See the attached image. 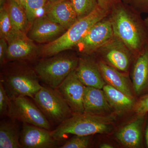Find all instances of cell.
Instances as JSON below:
<instances>
[{
	"label": "cell",
	"instance_id": "6da1fadb",
	"mask_svg": "<svg viewBox=\"0 0 148 148\" xmlns=\"http://www.w3.org/2000/svg\"><path fill=\"white\" fill-rule=\"evenodd\" d=\"M109 19L114 36L130 51L141 53L148 46V30L145 21L134 16L124 5L113 3Z\"/></svg>",
	"mask_w": 148,
	"mask_h": 148
},
{
	"label": "cell",
	"instance_id": "7a4b0ae2",
	"mask_svg": "<svg viewBox=\"0 0 148 148\" xmlns=\"http://www.w3.org/2000/svg\"><path fill=\"white\" fill-rule=\"evenodd\" d=\"M108 10L98 5L90 14L78 19L61 36L43 46L40 55L50 57L76 46L94 24L106 17Z\"/></svg>",
	"mask_w": 148,
	"mask_h": 148
},
{
	"label": "cell",
	"instance_id": "3957f363",
	"mask_svg": "<svg viewBox=\"0 0 148 148\" xmlns=\"http://www.w3.org/2000/svg\"><path fill=\"white\" fill-rule=\"evenodd\" d=\"M115 119L113 115L104 116L86 112L73 114L51 131V134L56 139L60 141L69 134L87 136L108 133L111 130Z\"/></svg>",
	"mask_w": 148,
	"mask_h": 148
},
{
	"label": "cell",
	"instance_id": "277c9868",
	"mask_svg": "<svg viewBox=\"0 0 148 148\" xmlns=\"http://www.w3.org/2000/svg\"><path fill=\"white\" fill-rule=\"evenodd\" d=\"M2 84L10 100L24 96L33 98L42 86L35 70L26 67L13 69L1 75Z\"/></svg>",
	"mask_w": 148,
	"mask_h": 148
},
{
	"label": "cell",
	"instance_id": "5b68a950",
	"mask_svg": "<svg viewBox=\"0 0 148 148\" xmlns=\"http://www.w3.org/2000/svg\"><path fill=\"white\" fill-rule=\"evenodd\" d=\"M79 59L67 55L56 56L40 60L34 68L40 80L47 86L56 89L75 70Z\"/></svg>",
	"mask_w": 148,
	"mask_h": 148
},
{
	"label": "cell",
	"instance_id": "8992f818",
	"mask_svg": "<svg viewBox=\"0 0 148 148\" xmlns=\"http://www.w3.org/2000/svg\"><path fill=\"white\" fill-rule=\"evenodd\" d=\"M33 100L50 123L59 125L73 115L56 89L42 86Z\"/></svg>",
	"mask_w": 148,
	"mask_h": 148
},
{
	"label": "cell",
	"instance_id": "52a82bcc",
	"mask_svg": "<svg viewBox=\"0 0 148 148\" xmlns=\"http://www.w3.org/2000/svg\"><path fill=\"white\" fill-rule=\"evenodd\" d=\"M9 117L50 130L51 123L36 105L27 97L21 96L11 100Z\"/></svg>",
	"mask_w": 148,
	"mask_h": 148
},
{
	"label": "cell",
	"instance_id": "ba28073f",
	"mask_svg": "<svg viewBox=\"0 0 148 148\" xmlns=\"http://www.w3.org/2000/svg\"><path fill=\"white\" fill-rule=\"evenodd\" d=\"M114 36L110 19L104 18L90 28L76 47L80 52L90 53L98 50Z\"/></svg>",
	"mask_w": 148,
	"mask_h": 148
},
{
	"label": "cell",
	"instance_id": "9c48e42d",
	"mask_svg": "<svg viewBox=\"0 0 148 148\" xmlns=\"http://www.w3.org/2000/svg\"><path fill=\"white\" fill-rule=\"evenodd\" d=\"M85 86L80 81L75 70L72 71L56 88L74 114L84 112V98Z\"/></svg>",
	"mask_w": 148,
	"mask_h": 148
},
{
	"label": "cell",
	"instance_id": "30bf717a",
	"mask_svg": "<svg viewBox=\"0 0 148 148\" xmlns=\"http://www.w3.org/2000/svg\"><path fill=\"white\" fill-rule=\"evenodd\" d=\"M19 142L24 148H56L60 144L50 130L26 123H23Z\"/></svg>",
	"mask_w": 148,
	"mask_h": 148
},
{
	"label": "cell",
	"instance_id": "8fae6325",
	"mask_svg": "<svg viewBox=\"0 0 148 148\" xmlns=\"http://www.w3.org/2000/svg\"><path fill=\"white\" fill-rule=\"evenodd\" d=\"M66 30L44 14L38 16L32 23L27 35L33 41L49 43L61 36Z\"/></svg>",
	"mask_w": 148,
	"mask_h": 148
},
{
	"label": "cell",
	"instance_id": "7c38bea8",
	"mask_svg": "<svg viewBox=\"0 0 148 148\" xmlns=\"http://www.w3.org/2000/svg\"><path fill=\"white\" fill-rule=\"evenodd\" d=\"M6 59L10 61L29 60L40 54V49L27 34L20 31L7 41Z\"/></svg>",
	"mask_w": 148,
	"mask_h": 148
},
{
	"label": "cell",
	"instance_id": "4fadbf2b",
	"mask_svg": "<svg viewBox=\"0 0 148 148\" xmlns=\"http://www.w3.org/2000/svg\"><path fill=\"white\" fill-rule=\"evenodd\" d=\"M99 49L113 67L122 71H127L130 61V51L121 40L114 36Z\"/></svg>",
	"mask_w": 148,
	"mask_h": 148
},
{
	"label": "cell",
	"instance_id": "5bb4252c",
	"mask_svg": "<svg viewBox=\"0 0 148 148\" xmlns=\"http://www.w3.org/2000/svg\"><path fill=\"white\" fill-rule=\"evenodd\" d=\"M44 14L49 19L67 30L78 20L75 11L70 0L49 1Z\"/></svg>",
	"mask_w": 148,
	"mask_h": 148
},
{
	"label": "cell",
	"instance_id": "9a60e30c",
	"mask_svg": "<svg viewBox=\"0 0 148 148\" xmlns=\"http://www.w3.org/2000/svg\"><path fill=\"white\" fill-rule=\"evenodd\" d=\"M75 71L80 81L85 86L102 89L106 85L98 65L90 59H79Z\"/></svg>",
	"mask_w": 148,
	"mask_h": 148
},
{
	"label": "cell",
	"instance_id": "2e32d148",
	"mask_svg": "<svg viewBox=\"0 0 148 148\" xmlns=\"http://www.w3.org/2000/svg\"><path fill=\"white\" fill-rule=\"evenodd\" d=\"M84 107V112L100 114L110 110V106L103 90L85 86Z\"/></svg>",
	"mask_w": 148,
	"mask_h": 148
},
{
	"label": "cell",
	"instance_id": "e0dca14e",
	"mask_svg": "<svg viewBox=\"0 0 148 148\" xmlns=\"http://www.w3.org/2000/svg\"><path fill=\"white\" fill-rule=\"evenodd\" d=\"M104 80L108 84L118 89L132 98V91L130 87L127 78L117 69L109 66L103 61L98 64Z\"/></svg>",
	"mask_w": 148,
	"mask_h": 148
},
{
	"label": "cell",
	"instance_id": "ac0fdd59",
	"mask_svg": "<svg viewBox=\"0 0 148 148\" xmlns=\"http://www.w3.org/2000/svg\"><path fill=\"white\" fill-rule=\"evenodd\" d=\"M143 118L140 117L131 122L122 128L117 138L124 146L130 148L138 147L141 140V128Z\"/></svg>",
	"mask_w": 148,
	"mask_h": 148
},
{
	"label": "cell",
	"instance_id": "d6986e66",
	"mask_svg": "<svg viewBox=\"0 0 148 148\" xmlns=\"http://www.w3.org/2000/svg\"><path fill=\"white\" fill-rule=\"evenodd\" d=\"M132 79L134 90L139 94L148 81V46L138 56L132 72Z\"/></svg>",
	"mask_w": 148,
	"mask_h": 148
},
{
	"label": "cell",
	"instance_id": "ffe728a7",
	"mask_svg": "<svg viewBox=\"0 0 148 148\" xmlns=\"http://www.w3.org/2000/svg\"><path fill=\"white\" fill-rule=\"evenodd\" d=\"M21 131L14 123L1 121L0 123V148H20Z\"/></svg>",
	"mask_w": 148,
	"mask_h": 148
},
{
	"label": "cell",
	"instance_id": "44dd1931",
	"mask_svg": "<svg viewBox=\"0 0 148 148\" xmlns=\"http://www.w3.org/2000/svg\"><path fill=\"white\" fill-rule=\"evenodd\" d=\"M103 89L111 107L117 112L128 110L134 105L132 98L110 85H105Z\"/></svg>",
	"mask_w": 148,
	"mask_h": 148
},
{
	"label": "cell",
	"instance_id": "7402d4cb",
	"mask_svg": "<svg viewBox=\"0 0 148 148\" xmlns=\"http://www.w3.org/2000/svg\"><path fill=\"white\" fill-rule=\"evenodd\" d=\"M4 6L14 28L27 34L32 24L24 9L13 0H7Z\"/></svg>",
	"mask_w": 148,
	"mask_h": 148
},
{
	"label": "cell",
	"instance_id": "603a6c76",
	"mask_svg": "<svg viewBox=\"0 0 148 148\" xmlns=\"http://www.w3.org/2000/svg\"><path fill=\"white\" fill-rule=\"evenodd\" d=\"M14 28L5 7L0 8V36L7 41L19 32Z\"/></svg>",
	"mask_w": 148,
	"mask_h": 148
},
{
	"label": "cell",
	"instance_id": "cb8c5ba5",
	"mask_svg": "<svg viewBox=\"0 0 148 148\" xmlns=\"http://www.w3.org/2000/svg\"><path fill=\"white\" fill-rule=\"evenodd\" d=\"M77 14L78 19L92 13L98 4L97 0H70Z\"/></svg>",
	"mask_w": 148,
	"mask_h": 148
},
{
	"label": "cell",
	"instance_id": "d4e9b609",
	"mask_svg": "<svg viewBox=\"0 0 148 148\" xmlns=\"http://www.w3.org/2000/svg\"><path fill=\"white\" fill-rule=\"evenodd\" d=\"M48 2L47 0H27L24 10L27 18L32 24L42 11L45 12Z\"/></svg>",
	"mask_w": 148,
	"mask_h": 148
},
{
	"label": "cell",
	"instance_id": "484cf974",
	"mask_svg": "<svg viewBox=\"0 0 148 148\" xmlns=\"http://www.w3.org/2000/svg\"><path fill=\"white\" fill-rule=\"evenodd\" d=\"M90 135H75L68 140L65 144L60 146V148H87L90 141Z\"/></svg>",
	"mask_w": 148,
	"mask_h": 148
},
{
	"label": "cell",
	"instance_id": "4316f807",
	"mask_svg": "<svg viewBox=\"0 0 148 148\" xmlns=\"http://www.w3.org/2000/svg\"><path fill=\"white\" fill-rule=\"evenodd\" d=\"M11 100L6 92L2 84L0 82V114L1 116H8Z\"/></svg>",
	"mask_w": 148,
	"mask_h": 148
},
{
	"label": "cell",
	"instance_id": "83f0119b",
	"mask_svg": "<svg viewBox=\"0 0 148 148\" xmlns=\"http://www.w3.org/2000/svg\"><path fill=\"white\" fill-rule=\"evenodd\" d=\"M135 110L140 116L143 115L148 112V94L138 101L135 106Z\"/></svg>",
	"mask_w": 148,
	"mask_h": 148
},
{
	"label": "cell",
	"instance_id": "f1b7e54d",
	"mask_svg": "<svg viewBox=\"0 0 148 148\" xmlns=\"http://www.w3.org/2000/svg\"><path fill=\"white\" fill-rule=\"evenodd\" d=\"M8 43L6 40L3 38L0 39V62L2 64L6 59L8 50Z\"/></svg>",
	"mask_w": 148,
	"mask_h": 148
},
{
	"label": "cell",
	"instance_id": "f546056e",
	"mask_svg": "<svg viewBox=\"0 0 148 148\" xmlns=\"http://www.w3.org/2000/svg\"><path fill=\"white\" fill-rule=\"evenodd\" d=\"M135 5L143 12L148 13V0H134Z\"/></svg>",
	"mask_w": 148,
	"mask_h": 148
},
{
	"label": "cell",
	"instance_id": "4dcf8cb0",
	"mask_svg": "<svg viewBox=\"0 0 148 148\" xmlns=\"http://www.w3.org/2000/svg\"><path fill=\"white\" fill-rule=\"evenodd\" d=\"M114 0H97L98 5L101 7L108 9L109 7L113 4Z\"/></svg>",
	"mask_w": 148,
	"mask_h": 148
},
{
	"label": "cell",
	"instance_id": "1f68e13d",
	"mask_svg": "<svg viewBox=\"0 0 148 148\" xmlns=\"http://www.w3.org/2000/svg\"><path fill=\"white\" fill-rule=\"evenodd\" d=\"M13 1L16 2L19 5H20L24 9L25 4H26L27 0H13Z\"/></svg>",
	"mask_w": 148,
	"mask_h": 148
},
{
	"label": "cell",
	"instance_id": "d6a6232c",
	"mask_svg": "<svg viewBox=\"0 0 148 148\" xmlns=\"http://www.w3.org/2000/svg\"><path fill=\"white\" fill-rule=\"evenodd\" d=\"M100 148H112L113 147L111 145L108 143H103L100 146Z\"/></svg>",
	"mask_w": 148,
	"mask_h": 148
},
{
	"label": "cell",
	"instance_id": "836d02e7",
	"mask_svg": "<svg viewBox=\"0 0 148 148\" xmlns=\"http://www.w3.org/2000/svg\"><path fill=\"white\" fill-rule=\"evenodd\" d=\"M145 138L146 143L148 148V123L146 130Z\"/></svg>",
	"mask_w": 148,
	"mask_h": 148
},
{
	"label": "cell",
	"instance_id": "e575fe53",
	"mask_svg": "<svg viewBox=\"0 0 148 148\" xmlns=\"http://www.w3.org/2000/svg\"><path fill=\"white\" fill-rule=\"evenodd\" d=\"M7 1V0H0V8H1L4 6Z\"/></svg>",
	"mask_w": 148,
	"mask_h": 148
},
{
	"label": "cell",
	"instance_id": "d590c367",
	"mask_svg": "<svg viewBox=\"0 0 148 148\" xmlns=\"http://www.w3.org/2000/svg\"><path fill=\"white\" fill-rule=\"evenodd\" d=\"M145 24L146 25V26H147V29L148 30V17L146 18L145 19Z\"/></svg>",
	"mask_w": 148,
	"mask_h": 148
},
{
	"label": "cell",
	"instance_id": "8d00e7d4",
	"mask_svg": "<svg viewBox=\"0 0 148 148\" xmlns=\"http://www.w3.org/2000/svg\"><path fill=\"white\" fill-rule=\"evenodd\" d=\"M62 1V0H49L50 2H55L58 1Z\"/></svg>",
	"mask_w": 148,
	"mask_h": 148
}]
</instances>
